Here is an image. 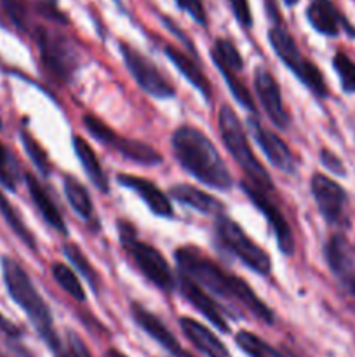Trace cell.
Listing matches in <instances>:
<instances>
[{
  "label": "cell",
  "mask_w": 355,
  "mask_h": 357,
  "mask_svg": "<svg viewBox=\"0 0 355 357\" xmlns=\"http://www.w3.org/2000/svg\"><path fill=\"white\" fill-rule=\"evenodd\" d=\"M230 7H232V13L235 16V20L239 21V24L242 28H251L253 26V13H251V7L247 0H228Z\"/></svg>",
  "instance_id": "37"
},
{
  "label": "cell",
  "mask_w": 355,
  "mask_h": 357,
  "mask_svg": "<svg viewBox=\"0 0 355 357\" xmlns=\"http://www.w3.org/2000/svg\"><path fill=\"white\" fill-rule=\"evenodd\" d=\"M0 183L9 190H16L17 167L13 155L7 152L6 146L0 143Z\"/></svg>",
  "instance_id": "33"
},
{
  "label": "cell",
  "mask_w": 355,
  "mask_h": 357,
  "mask_svg": "<svg viewBox=\"0 0 355 357\" xmlns=\"http://www.w3.org/2000/svg\"><path fill=\"white\" fill-rule=\"evenodd\" d=\"M0 333L6 335L9 340H19L21 335H23V331H21L19 326H16L14 323H10L7 317H3L2 314H0Z\"/></svg>",
  "instance_id": "39"
},
{
  "label": "cell",
  "mask_w": 355,
  "mask_h": 357,
  "mask_svg": "<svg viewBox=\"0 0 355 357\" xmlns=\"http://www.w3.org/2000/svg\"><path fill=\"white\" fill-rule=\"evenodd\" d=\"M120 52L129 73L146 94L157 98V100H169L176 94L173 84L138 49H134L127 42H120Z\"/></svg>",
  "instance_id": "10"
},
{
  "label": "cell",
  "mask_w": 355,
  "mask_h": 357,
  "mask_svg": "<svg viewBox=\"0 0 355 357\" xmlns=\"http://www.w3.org/2000/svg\"><path fill=\"white\" fill-rule=\"evenodd\" d=\"M306 20L313 30L327 37H338L341 31H345L348 37H355L354 24L329 0H312L306 9Z\"/></svg>",
  "instance_id": "16"
},
{
  "label": "cell",
  "mask_w": 355,
  "mask_h": 357,
  "mask_svg": "<svg viewBox=\"0 0 355 357\" xmlns=\"http://www.w3.org/2000/svg\"><path fill=\"white\" fill-rule=\"evenodd\" d=\"M247 126H249L254 142L260 145V149L263 150V153L270 160L271 166H275L285 174L296 173V157L291 152V149L285 145L284 139L278 138L275 132L265 128L256 117H251L247 121Z\"/></svg>",
  "instance_id": "13"
},
{
  "label": "cell",
  "mask_w": 355,
  "mask_h": 357,
  "mask_svg": "<svg viewBox=\"0 0 355 357\" xmlns=\"http://www.w3.org/2000/svg\"><path fill=\"white\" fill-rule=\"evenodd\" d=\"M235 342L239 345V349L242 352H246L249 357H285L282 352H278L277 349L271 347L268 342H265L263 338L256 337L251 331H239L235 335Z\"/></svg>",
  "instance_id": "28"
},
{
  "label": "cell",
  "mask_w": 355,
  "mask_h": 357,
  "mask_svg": "<svg viewBox=\"0 0 355 357\" xmlns=\"http://www.w3.org/2000/svg\"><path fill=\"white\" fill-rule=\"evenodd\" d=\"M63 188H65L66 199H68L73 211H75L80 218L86 220V222H93L94 206L93 201H90L87 188L73 176H65V180H63Z\"/></svg>",
  "instance_id": "25"
},
{
  "label": "cell",
  "mask_w": 355,
  "mask_h": 357,
  "mask_svg": "<svg viewBox=\"0 0 355 357\" xmlns=\"http://www.w3.org/2000/svg\"><path fill=\"white\" fill-rule=\"evenodd\" d=\"M35 9H37V13L40 14L42 17L52 21V23L68 24V17H66V14L59 9L56 0H38Z\"/></svg>",
  "instance_id": "35"
},
{
  "label": "cell",
  "mask_w": 355,
  "mask_h": 357,
  "mask_svg": "<svg viewBox=\"0 0 355 357\" xmlns=\"http://www.w3.org/2000/svg\"><path fill=\"white\" fill-rule=\"evenodd\" d=\"M171 197L176 199L180 204L188 206V208L195 209V211L202 213V215H221L223 208L225 206L218 201L212 195L205 194V192L198 190L197 187H191V185H174L169 190Z\"/></svg>",
  "instance_id": "23"
},
{
  "label": "cell",
  "mask_w": 355,
  "mask_h": 357,
  "mask_svg": "<svg viewBox=\"0 0 355 357\" xmlns=\"http://www.w3.org/2000/svg\"><path fill=\"white\" fill-rule=\"evenodd\" d=\"M176 3L180 9L190 14L191 20L197 21L200 26H207V14H205L204 6H202V0H176Z\"/></svg>",
  "instance_id": "36"
},
{
  "label": "cell",
  "mask_w": 355,
  "mask_h": 357,
  "mask_svg": "<svg viewBox=\"0 0 355 357\" xmlns=\"http://www.w3.org/2000/svg\"><path fill=\"white\" fill-rule=\"evenodd\" d=\"M117 227L122 248L131 257V260L134 261L138 271L159 289L166 293L173 291L176 288V279H174L169 264L159 253V250L139 241L134 227L129 225L127 222H118Z\"/></svg>",
  "instance_id": "5"
},
{
  "label": "cell",
  "mask_w": 355,
  "mask_h": 357,
  "mask_svg": "<svg viewBox=\"0 0 355 357\" xmlns=\"http://www.w3.org/2000/svg\"><path fill=\"white\" fill-rule=\"evenodd\" d=\"M214 234L218 243L225 248L226 251L233 255L237 260L242 261L247 268L260 275H268L271 272L270 255L258 246L246 232L242 227L232 218L225 215H219L214 223Z\"/></svg>",
  "instance_id": "7"
},
{
  "label": "cell",
  "mask_w": 355,
  "mask_h": 357,
  "mask_svg": "<svg viewBox=\"0 0 355 357\" xmlns=\"http://www.w3.org/2000/svg\"><path fill=\"white\" fill-rule=\"evenodd\" d=\"M242 190L246 192V195L249 197V201L260 209L265 215V218L270 223L271 230L275 234V239H277L278 250L284 255H292L294 253V236H292V230L289 227V222L285 220V216L282 215L281 208L275 204V201L271 199L270 192H265L261 188L254 187L249 181H242Z\"/></svg>",
  "instance_id": "12"
},
{
  "label": "cell",
  "mask_w": 355,
  "mask_h": 357,
  "mask_svg": "<svg viewBox=\"0 0 355 357\" xmlns=\"http://www.w3.org/2000/svg\"><path fill=\"white\" fill-rule=\"evenodd\" d=\"M117 181L120 187H125L129 188V190L136 192V194L139 195V199L148 206V209L153 215L162 216V218H171V216L174 215V209L169 197H167L153 181L125 173L117 174Z\"/></svg>",
  "instance_id": "18"
},
{
  "label": "cell",
  "mask_w": 355,
  "mask_h": 357,
  "mask_svg": "<svg viewBox=\"0 0 355 357\" xmlns=\"http://www.w3.org/2000/svg\"><path fill=\"white\" fill-rule=\"evenodd\" d=\"M285 3H287V6H296V3L299 2V0H284Z\"/></svg>",
  "instance_id": "41"
},
{
  "label": "cell",
  "mask_w": 355,
  "mask_h": 357,
  "mask_svg": "<svg viewBox=\"0 0 355 357\" xmlns=\"http://www.w3.org/2000/svg\"><path fill=\"white\" fill-rule=\"evenodd\" d=\"M171 145L181 167L200 183L216 190H228L233 187L232 174L225 160L216 150L214 143L200 129L181 126L174 131Z\"/></svg>",
  "instance_id": "2"
},
{
  "label": "cell",
  "mask_w": 355,
  "mask_h": 357,
  "mask_svg": "<svg viewBox=\"0 0 355 357\" xmlns=\"http://www.w3.org/2000/svg\"><path fill=\"white\" fill-rule=\"evenodd\" d=\"M51 274L54 278V281L61 286L63 291L68 293L73 300H77V302H84L86 300V293H84L82 284H80L79 278H77L75 272L68 265L61 264V261H56V264L51 265Z\"/></svg>",
  "instance_id": "27"
},
{
  "label": "cell",
  "mask_w": 355,
  "mask_h": 357,
  "mask_svg": "<svg viewBox=\"0 0 355 357\" xmlns=\"http://www.w3.org/2000/svg\"><path fill=\"white\" fill-rule=\"evenodd\" d=\"M310 190L324 220L329 225H345L348 206V195L345 188L326 174L315 173L310 181Z\"/></svg>",
  "instance_id": "11"
},
{
  "label": "cell",
  "mask_w": 355,
  "mask_h": 357,
  "mask_svg": "<svg viewBox=\"0 0 355 357\" xmlns=\"http://www.w3.org/2000/svg\"><path fill=\"white\" fill-rule=\"evenodd\" d=\"M73 150H75L80 164L84 166V171H86L89 180L94 183V187H96L101 194H108V192H110V183H108L106 174H104L103 167H101L100 159H97V155L94 153V150L90 149L89 143L84 138H80V136H73Z\"/></svg>",
  "instance_id": "24"
},
{
  "label": "cell",
  "mask_w": 355,
  "mask_h": 357,
  "mask_svg": "<svg viewBox=\"0 0 355 357\" xmlns=\"http://www.w3.org/2000/svg\"><path fill=\"white\" fill-rule=\"evenodd\" d=\"M333 66L340 77L341 89L347 94H355V61L345 52H336L333 58Z\"/></svg>",
  "instance_id": "30"
},
{
  "label": "cell",
  "mask_w": 355,
  "mask_h": 357,
  "mask_svg": "<svg viewBox=\"0 0 355 357\" xmlns=\"http://www.w3.org/2000/svg\"><path fill=\"white\" fill-rule=\"evenodd\" d=\"M162 49H164V52H166L167 58H169V61L173 63L178 70H180L181 75H183L184 79H187L188 82H190L191 86H194L195 89H197L198 93L205 98V100H211V96H212L211 82H209L207 77L204 75V72L198 68L197 63H195L190 56L184 54L183 51H180L178 47H174V45L164 44Z\"/></svg>",
  "instance_id": "22"
},
{
  "label": "cell",
  "mask_w": 355,
  "mask_h": 357,
  "mask_svg": "<svg viewBox=\"0 0 355 357\" xmlns=\"http://www.w3.org/2000/svg\"><path fill=\"white\" fill-rule=\"evenodd\" d=\"M324 257L334 278L352 296H355V258L348 241L340 234L333 236L324 248Z\"/></svg>",
  "instance_id": "15"
},
{
  "label": "cell",
  "mask_w": 355,
  "mask_h": 357,
  "mask_svg": "<svg viewBox=\"0 0 355 357\" xmlns=\"http://www.w3.org/2000/svg\"><path fill=\"white\" fill-rule=\"evenodd\" d=\"M63 250H65L66 258H68V260L75 265L77 271L80 272V275H82V278L89 282L90 288H93L94 291H100V288H101L100 274H97L96 268L90 265V261L87 260V257L84 255V251L80 250L79 246H75V244H65V248H63Z\"/></svg>",
  "instance_id": "29"
},
{
  "label": "cell",
  "mask_w": 355,
  "mask_h": 357,
  "mask_svg": "<svg viewBox=\"0 0 355 357\" xmlns=\"http://www.w3.org/2000/svg\"><path fill=\"white\" fill-rule=\"evenodd\" d=\"M178 288H180V293L184 296V300H188L195 307V310L200 312L212 326L218 328L221 333H230V326L226 323L221 307L204 291V288H200L197 282L183 274H180V278H178Z\"/></svg>",
  "instance_id": "17"
},
{
  "label": "cell",
  "mask_w": 355,
  "mask_h": 357,
  "mask_svg": "<svg viewBox=\"0 0 355 357\" xmlns=\"http://www.w3.org/2000/svg\"><path fill=\"white\" fill-rule=\"evenodd\" d=\"M178 268L183 275L190 278L191 281L197 282L200 288L209 289L214 295L221 298L230 300V302L239 303L246 310H249L256 319L263 323H274V312L265 305L263 300L256 296V293L251 289L246 281L235 274H230L228 271L216 264L212 258L202 253L198 248L183 246L174 253Z\"/></svg>",
  "instance_id": "1"
},
{
  "label": "cell",
  "mask_w": 355,
  "mask_h": 357,
  "mask_svg": "<svg viewBox=\"0 0 355 357\" xmlns=\"http://www.w3.org/2000/svg\"><path fill=\"white\" fill-rule=\"evenodd\" d=\"M24 181H26V187H28V192H30L31 201H33L35 208H37V211L40 213L44 222L47 223L49 227H52L54 230H58L59 234H63V236H68V227H66L61 213H59V209L56 208L51 195L47 194L44 185L38 181V178L35 176V174L26 173L24 174Z\"/></svg>",
  "instance_id": "21"
},
{
  "label": "cell",
  "mask_w": 355,
  "mask_h": 357,
  "mask_svg": "<svg viewBox=\"0 0 355 357\" xmlns=\"http://www.w3.org/2000/svg\"><path fill=\"white\" fill-rule=\"evenodd\" d=\"M35 40L45 70L59 82H68L80 65V54L73 42L66 35L44 26L35 28Z\"/></svg>",
  "instance_id": "8"
},
{
  "label": "cell",
  "mask_w": 355,
  "mask_h": 357,
  "mask_svg": "<svg viewBox=\"0 0 355 357\" xmlns=\"http://www.w3.org/2000/svg\"><path fill=\"white\" fill-rule=\"evenodd\" d=\"M0 2H2L3 13L13 21L14 26L19 28L21 31H31L30 13L24 0H0Z\"/></svg>",
  "instance_id": "32"
},
{
  "label": "cell",
  "mask_w": 355,
  "mask_h": 357,
  "mask_svg": "<svg viewBox=\"0 0 355 357\" xmlns=\"http://www.w3.org/2000/svg\"><path fill=\"white\" fill-rule=\"evenodd\" d=\"M254 89H256L258 100L263 107L265 114L277 128L285 129L289 126V115L285 112L284 101H282L281 86L275 77L263 66H258L254 72Z\"/></svg>",
  "instance_id": "14"
},
{
  "label": "cell",
  "mask_w": 355,
  "mask_h": 357,
  "mask_svg": "<svg viewBox=\"0 0 355 357\" xmlns=\"http://www.w3.org/2000/svg\"><path fill=\"white\" fill-rule=\"evenodd\" d=\"M84 126H86L87 131L94 136L100 143H103L104 146H110L113 149L118 155L124 157L125 160H131V162L141 164V166H157V164L162 162V155L157 152L153 146L146 145V143L138 142V139L125 138V136L117 135L111 128H108L101 119H97L96 115H84Z\"/></svg>",
  "instance_id": "9"
},
{
  "label": "cell",
  "mask_w": 355,
  "mask_h": 357,
  "mask_svg": "<svg viewBox=\"0 0 355 357\" xmlns=\"http://www.w3.org/2000/svg\"><path fill=\"white\" fill-rule=\"evenodd\" d=\"M0 267H2L3 284H6L10 298L26 314L37 333L42 337V340L49 345V349L52 352H58L59 347H61V340H59L54 331L51 309L45 303V300L42 298L40 293L37 291L30 275L10 257L0 258Z\"/></svg>",
  "instance_id": "3"
},
{
  "label": "cell",
  "mask_w": 355,
  "mask_h": 357,
  "mask_svg": "<svg viewBox=\"0 0 355 357\" xmlns=\"http://www.w3.org/2000/svg\"><path fill=\"white\" fill-rule=\"evenodd\" d=\"M218 129L219 135H221L223 145L226 146V150L232 153V157L235 159V162L239 164L240 169H242L244 173H246V176L249 178V183L261 188V190L274 194L275 187L274 183H271L270 174H268V171L261 166L258 157L254 155L246 131H244L242 122H240V119L237 117V114L228 107V105H223L221 110H219Z\"/></svg>",
  "instance_id": "4"
},
{
  "label": "cell",
  "mask_w": 355,
  "mask_h": 357,
  "mask_svg": "<svg viewBox=\"0 0 355 357\" xmlns=\"http://www.w3.org/2000/svg\"><path fill=\"white\" fill-rule=\"evenodd\" d=\"M104 357H127L125 354H122V352L115 351V349H110V351L104 352Z\"/></svg>",
  "instance_id": "40"
},
{
  "label": "cell",
  "mask_w": 355,
  "mask_h": 357,
  "mask_svg": "<svg viewBox=\"0 0 355 357\" xmlns=\"http://www.w3.org/2000/svg\"><path fill=\"white\" fill-rule=\"evenodd\" d=\"M180 326L184 337L190 340V344L205 357H232L225 344L198 321L190 319V317H181Z\"/></svg>",
  "instance_id": "20"
},
{
  "label": "cell",
  "mask_w": 355,
  "mask_h": 357,
  "mask_svg": "<svg viewBox=\"0 0 355 357\" xmlns=\"http://www.w3.org/2000/svg\"><path fill=\"white\" fill-rule=\"evenodd\" d=\"M131 314L134 323L145 331L148 337H152L153 340L157 342L159 345H162L167 352H171L174 357H191L188 356L187 352L183 351V347L180 345V342L176 340L173 333H171L169 328L155 316L150 310L143 309L139 303H132L131 305Z\"/></svg>",
  "instance_id": "19"
},
{
  "label": "cell",
  "mask_w": 355,
  "mask_h": 357,
  "mask_svg": "<svg viewBox=\"0 0 355 357\" xmlns=\"http://www.w3.org/2000/svg\"><path fill=\"white\" fill-rule=\"evenodd\" d=\"M0 215L6 220L9 229L19 237V241L24 246L30 248L31 251H37V241H35V236L31 234V230L28 229L26 223L23 222V218H21V215L17 213V209L14 208L13 202L6 197V194H3L2 190H0Z\"/></svg>",
  "instance_id": "26"
},
{
  "label": "cell",
  "mask_w": 355,
  "mask_h": 357,
  "mask_svg": "<svg viewBox=\"0 0 355 357\" xmlns=\"http://www.w3.org/2000/svg\"><path fill=\"white\" fill-rule=\"evenodd\" d=\"M54 354L56 357H93L86 344L73 331H70L68 337H66V344H61L59 351L54 352Z\"/></svg>",
  "instance_id": "34"
},
{
  "label": "cell",
  "mask_w": 355,
  "mask_h": 357,
  "mask_svg": "<svg viewBox=\"0 0 355 357\" xmlns=\"http://www.w3.org/2000/svg\"><path fill=\"white\" fill-rule=\"evenodd\" d=\"M268 40H270V45L275 51V54H277L278 58H281V61L294 73V77L299 82L305 84L315 96H327L329 91H327V84L322 72L319 70V66L313 65L308 58H305V56L301 54L298 44H296V40L292 38V35L285 30L284 24H274V26L270 28V31H268Z\"/></svg>",
  "instance_id": "6"
},
{
  "label": "cell",
  "mask_w": 355,
  "mask_h": 357,
  "mask_svg": "<svg viewBox=\"0 0 355 357\" xmlns=\"http://www.w3.org/2000/svg\"><path fill=\"white\" fill-rule=\"evenodd\" d=\"M0 128H2V119H0Z\"/></svg>",
  "instance_id": "42"
},
{
  "label": "cell",
  "mask_w": 355,
  "mask_h": 357,
  "mask_svg": "<svg viewBox=\"0 0 355 357\" xmlns=\"http://www.w3.org/2000/svg\"><path fill=\"white\" fill-rule=\"evenodd\" d=\"M320 162H322L331 173L338 174V176H347V169H345L341 159L336 153L331 152V150H322V152H320Z\"/></svg>",
  "instance_id": "38"
},
{
  "label": "cell",
  "mask_w": 355,
  "mask_h": 357,
  "mask_svg": "<svg viewBox=\"0 0 355 357\" xmlns=\"http://www.w3.org/2000/svg\"><path fill=\"white\" fill-rule=\"evenodd\" d=\"M21 142H23L24 150H26L28 157L31 159V162L37 166V169L40 171L44 176H49L51 174V162H49V157L47 153L44 152L38 142H35L33 136L26 131H21Z\"/></svg>",
  "instance_id": "31"
}]
</instances>
